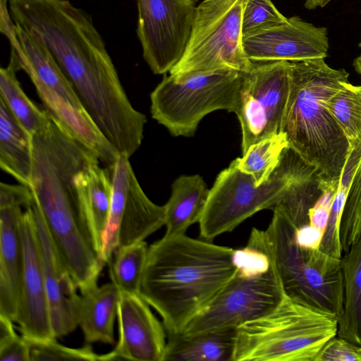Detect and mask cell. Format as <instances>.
Returning a JSON list of instances; mask_svg holds the SVG:
<instances>
[{"label": "cell", "mask_w": 361, "mask_h": 361, "mask_svg": "<svg viewBox=\"0 0 361 361\" xmlns=\"http://www.w3.org/2000/svg\"><path fill=\"white\" fill-rule=\"evenodd\" d=\"M359 47H361V41L359 43Z\"/></svg>", "instance_id": "41"}, {"label": "cell", "mask_w": 361, "mask_h": 361, "mask_svg": "<svg viewBox=\"0 0 361 361\" xmlns=\"http://www.w3.org/2000/svg\"><path fill=\"white\" fill-rule=\"evenodd\" d=\"M336 192V190H326L317 204L310 209L308 213L309 224L324 232V234L328 224L331 207Z\"/></svg>", "instance_id": "35"}, {"label": "cell", "mask_w": 361, "mask_h": 361, "mask_svg": "<svg viewBox=\"0 0 361 361\" xmlns=\"http://www.w3.org/2000/svg\"><path fill=\"white\" fill-rule=\"evenodd\" d=\"M305 161L289 147L269 180L257 185L254 178L238 166V160L217 176L199 221L202 238L212 241L231 232L255 213L271 209Z\"/></svg>", "instance_id": "9"}, {"label": "cell", "mask_w": 361, "mask_h": 361, "mask_svg": "<svg viewBox=\"0 0 361 361\" xmlns=\"http://www.w3.org/2000/svg\"><path fill=\"white\" fill-rule=\"evenodd\" d=\"M0 167L20 184L30 187L32 136L18 123L0 98Z\"/></svg>", "instance_id": "23"}, {"label": "cell", "mask_w": 361, "mask_h": 361, "mask_svg": "<svg viewBox=\"0 0 361 361\" xmlns=\"http://www.w3.org/2000/svg\"><path fill=\"white\" fill-rule=\"evenodd\" d=\"M0 32L7 38L11 48L17 45L16 25L9 10V0H0Z\"/></svg>", "instance_id": "37"}, {"label": "cell", "mask_w": 361, "mask_h": 361, "mask_svg": "<svg viewBox=\"0 0 361 361\" xmlns=\"http://www.w3.org/2000/svg\"><path fill=\"white\" fill-rule=\"evenodd\" d=\"M20 70L18 56L11 49L7 66L0 69V98L18 123L32 136L49 126L51 116L45 109H39L25 93L16 76Z\"/></svg>", "instance_id": "25"}, {"label": "cell", "mask_w": 361, "mask_h": 361, "mask_svg": "<svg viewBox=\"0 0 361 361\" xmlns=\"http://www.w3.org/2000/svg\"><path fill=\"white\" fill-rule=\"evenodd\" d=\"M359 346L335 336L323 346L314 361H360Z\"/></svg>", "instance_id": "34"}, {"label": "cell", "mask_w": 361, "mask_h": 361, "mask_svg": "<svg viewBox=\"0 0 361 361\" xmlns=\"http://www.w3.org/2000/svg\"><path fill=\"white\" fill-rule=\"evenodd\" d=\"M118 341L101 355V361H163L167 343L165 327L140 294L121 292L117 311Z\"/></svg>", "instance_id": "18"}, {"label": "cell", "mask_w": 361, "mask_h": 361, "mask_svg": "<svg viewBox=\"0 0 361 361\" xmlns=\"http://www.w3.org/2000/svg\"><path fill=\"white\" fill-rule=\"evenodd\" d=\"M33 202L20 219L24 269L15 322L22 336L35 341L56 338L51 326L48 297L36 232Z\"/></svg>", "instance_id": "16"}, {"label": "cell", "mask_w": 361, "mask_h": 361, "mask_svg": "<svg viewBox=\"0 0 361 361\" xmlns=\"http://www.w3.org/2000/svg\"><path fill=\"white\" fill-rule=\"evenodd\" d=\"M323 236L324 232L310 224L295 229L296 242L302 248L319 249Z\"/></svg>", "instance_id": "36"}, {"label": "cell", "mask_w": 361, "mask_h": 361, "mask_svg": "<svg viewBox=\"0 0 361 361\" xmlns=\"http://www.w3.org/2000/svg\"><path fill=\"white\" fill-rule=\"evenodd\" d=\"M9 10L43 41L102 134L130 157L147 118L132 106L91 16L70 0H9Z\"/></svg>", "instance_id": "1"}, {"label": "cell", "mask_w": 361, "mask_h": 361, "mask_svg": "<svg viewBox=\"0 0 361 361\" xmlns=\"http://www.w3.org/2000/svg\"><path fill=\"white\" fill-rule=\"evenodd\" d=\"M31 189L24 185L0 184V315L15 322L24 269L20 219L32 204Z\"/></svg>", "instance_id": "15"}, {"label": "cell", "mask_w": 361, "mask_h": 361, "mask_svg": "<svg viewBox=\"0 0 361 361\" xmlns=\"http://www.w3.org/2000/svg\"><path fill=\"white\" fill-rule=\"evenodd\" d=\"M210 189L199 174L182 175L172 183L165 207V235L185 234L198 223L205 208Z\"/></svg>", "instance_id": "22"}, {"label": "cell", "mask_w": 361, "mask_h": 361, "mask_svg": "<svg viewBox=\"0 0 361 361\" xmlns=\"http://www.w3.org/2000/svg\"><path fill=\"white\" fill-rule=\"evenodd\" d=\"M90 152L68 140L33 149L31 189L54 243L79 290L97 284L106 264L85 201Z\"/></svg>", "instance_id": "2"}, {"label": "cell", "mask_w": 361, "mask_h": 361, "mask_svg": "<svg viewBox=\"0 0 361 361\" xmlns=\"http://www.w3.org/2000/svg\"><path fill=\"white\" fill-rule=\"evenodd\" d=\"M149 247L143 240L117 247L109 265L111 282L121 292L140 294Z\"/></svg>", "instance_id": "27"}, {"label": "cell", "mask_w": 361, "mask_h": 361, "mask_svg": "<svg viewBox=\"0 0 361 361\" xmlns=\"http://www.w3.org/2000/svg\"><path fill=\"white\" fill-rule=\"evenodd\" d=\"M13 322L0 315V361H31L28 341L16 333Z\"/></svg>", "instance_id": "33"}, {"label": "cell", "mask_w": 361, "mask_h": 361, "mask_svg": "<svg viewBox=\"0 0 361 361\" xmlns=\"http://www.w3.org/2000/svg\"><path fill=\"white\" fill-rule=\"evenodd\" d=\"M80 291L75 317L86 342L114 344V323L121 291L112 282L101 286L96 284Z\"/></svg>", "instance_id": "20"}, {"label": "cell", "mask_w": 361, "mask_h": 361, "mask_svg": "<svg viewBox=\"0 0 361 361\" xmlns=\"http://www.w3.org/2000/svg\"><path fill=\"white\" fill-rule=\"evenodd\" d=\"M120 154L108 166L112 196L102 255L105 264L120 246L143 241L165 224V207L152 202L142 189L130 162Z\"/></svg>", "instance_id": "13"}, {"label": "cell", "mask_w": 361, "mask_h": 361, "mask_svg": "<svg viewBox=\"0 0 361 361\" xmlns=\"http://www.w3.org/2000/svg\"><path fill=\"white\" fill-rule=\"evenodd\" d=\"M26 340L30 345L31 361H101V355L95 353L90 345L80 348H73L59 343L56 338L46 341H35L27 338Z\"/></svg>", "instance_id": "32"}, {"label": "cell", "mask_w": 361, "mask_h": 361, "mask_svg": "<svg viewBox=\"0 0 361 361\" xmlns=\"http://www.w3.org/2000/svg\"><path fill=\"white\" fill-rule=\"evenodd\" d=\"M331 0H305V7L308 10H313L317 8H323L327 5Z\"/></svg>", "instance_id": "38"}, {"label": "cell", "mask_w": 361, "mask_h": 361, "mask_svg": "<svg viewBox=\"0 0 361 361\" xmlns=\"http://www.w3.org/2000/svg\"><path fill=\"white\" fill-rule=\"evenodd\" d=\"M359 353L360 355V361H361V345L359 346Z\"/></svg>", "instance_id": "40"}, {"label": "cell", "mask_w": 361, "mask_h": 361, "mask_svg": "<svg viewBox=\"0 0 361 361\" xmlns=\"http://www.w3.org/2000/svg\"><path fill=\"white\" fill-rule=\"evenodd\" d=\"M326 104L346 137L350 149L361 143V85L345 82Z\"/></svg>", "instance_id": "29"}, {"label": "cell", "mask_w": 361, "mask_h": 361, "mask_svg": "<svg viewBox=\"0 0 361 361\" xmlns=\"http://www.w3.org/2000/svg\"><path fill=\"white\" fill-rule=\"evenodd\" d=\"M235 275L181 333L236 328L273 311L285 296L269 257L247 245L235 250Z\"/></svg>", "instance_id": "8"}, {"label": "cell", "mask_w": 361, "mask_h": 361, "mask_svg": "<svg viewBox=\"0 0 361 361\" xmlns=\"http://www.w3.org/2000/svg\"><path fill=\"white\" fill-rule=\"evenodd\" d=\"M361 233V159L351 182L343 211L340 239L347 252Z\"/></svg>", "instance_id": "30"}, {"label": "cell", "mask_w": 361, "mask_h": 361, "mask_svg": "<svg viewBox=\"0 0 361 361\" xmlns=\"http://www.w3.org/2000/svg\"><path fill=\"white\" fill-rule=\"evenodd\" d=\"M272 211L268 227L253 228L247 245L269 257L286 295L339 319L344 303L341 259L301 247L295 226L283 213Z\"/></svg>", "instance_id": "5"}, {"label": "cell", "mask_w": 361, "mask_h": 361, "mask_svg": "<svg viewBox=\"0 0 361 361\" xmlns=\"http://www.w3.org/2000/svg\"><path fill=\"white\" fill-rule=\"evenodd\" d=\"M288 147L283 132L265 138L250 146L243 157L237 158L238 168L261 185L269 180Z\"/></svg>", "instance_id": "28"}, {"label": "cell", "mask_w": 361, "mask_h": 361, "mask_svg": "<svg viewBox=\"0 0 361 361\" xmlns=\"http://www.w3.org/2000/svg\"><path fill=\"white\" fill-rule=\"evenodd\" d=\"M341 264L344 303L337 335L361 345V233L341 257Z\"/></svg>", "instance_id": "24"}, {"label": "cell", "mask_w": 361, "mask_h": 361, "mask_svg": "<svg viewBox=\"0 0 361 361\" xmlns=\"http://www.w3.org/2000/svg\"><path fill=\"white\" fill-rule=\"evenodd\" d=\"M348 76L324 59L290 61L283 133L289 147L317 168L328 190H337L350 147L326 101L348 82Z\"/></svg>", "instance_id": "4"}, {"label": "cell", "mask_w": 361, "mask_h": 361, "mask_svg": "<svg viewBox=\"0 0 361 361\" xmlns=\"http://www.w3.org/2000/svg\"><path fill=\"white\" fill-rule=\"evenodd\" d=\"M235 252L186 234L164 235L149 246L140 294L167 335L181 333L232 279Z\"/></svg>", "instance_id": "3"}, {"label": "cell", "mask_w": 361, "mask_h": 361, "mask_svg": "<svg viewBox=\"0 0 361 361\" xmlns=\"http://www.w3.org/2000/svg\"><path fill=\"white\" fill-rule=\"evenodd\" d=\"M100 160L90 164L87 171L85 201L90 220L102 250L112 196V180L109 168L99 166Z\"/></svg>", "instance_id": "26"}, {"label": "cell", "mask_w": 361, "mask_h": 361, "mask_svg": "<svg viewBox=\"0 0 361 361\" xmlns=\"http://www.w3.org/2000/svg\"><path fill=\"white\" fill-rule=\"evenodd\" d=\"M271 0H244L242 18L243 36L286 22Z\"/></svg>", "instance_id": "31"}, {"label": "cell", "mask_w": 361, "mask_h": 361, "mask_svg": "<svg viewBox=\"0 0 361 361\" xmlns=\"http://www.w3.org/2000/svg\"><path fill=\"white\" fill-rule=\"evenodd\" d=\"M338 318L285 295L270 313L237 329L233 361H314Z\"/></svg>", "instance_id": "6"}, {"label": "cell", "mask_w": 361, "mask_h": 361, "mask_svg": "<svg viewBox=\"0 0 361 361\" xmlns=\"http://www.w3.org/2000/svg\"><path fill=\"white\" fill-rule=\"evenodd\" d=\"M236 328L168 334L163 361H233Z\"/></svg>", "instance_id": "21"}, {"label": "cell", "mask_w": 361, "mask_h": 361, "mask_svg": "<svg viewBox=\"0 0 361 361\" xmlns=\"http://www.w3.org/2000/svg\"><path fill=\"white\" fill-rule=\"evenodd\" d=\"M245 73L235 114L242 131V153L283 132L290 89V61L252 62Z\"/></svg>", "instance_id": "12"}, {"label": "cell", "mask_w": 361, "mask_h": 361, "mask_svg": "<svg viewBox=\"0 0 361 361\" xmlns=\"http://www.w3.org/2000/svg\"><path fill=\"white\" fill-rule=\"evenodd\" d=\"M244 0H203L197 6L180 59L169 71L178 77L230 69L246 73L252 66L243 44Z\"/></svg>", "instance_id": "11"}, {"label": "cell", "mask_w": 361, "mask_h": 361, "mask_svg": "<svg viewBox=\"0 0 361 361\" xmlns=\"http://www.w3.org/2000/svg\"><path fill=\"white\" fill-rule=\"evenodd\" d=\"M32 207L51 326L57 338L78 326L75 303L78 288L59 255L35 199Z\"/></svg>", "instance_id": "19"}, {"label": "cell", "mask_w": 361, "mask_h": 361, "mask_svg": "<svg viewBox=\"0 0 361 361\" xmlns=\"http://www.w3.org/2000/svg\"><path fill=\"white\" fill-rule=\"evenodd\" d=\"M16 25V52L20 70L30 78L45 110L69 133L94 152L109 166L120 153L94 122L83 103L38 37Z\"/></svg>", "instance_id": "7"}, {"label": "cell", "mask_w": 361, "mask_h": 361, "mask_svg": "<svg viewBox=\"0 0 361 361\" xmlns=\"http://www.w3.org/2000/svg\"><path fill=\"white\" fill-rule=\"evenodd\" d=\"M245 73L224 69L165 75L150 94L152 117L174 137H192L216 110L235 111Z\"/></svg>", "instance_id": "10"}, {"label": "cell", "mask_w": 361, "mask_h": 361, "mask_svg": "<svg viewBox=\"0 0 361 361\" xmlns=\"http://www.w3.org/2000/svg\"><path fill=\"white\" fill-rule=\"evenodd\" d=\"M353 64L356 72L361 75V55L355 58Z\"/></svg>", "instance_id": "39"}, {"label": "cell", "mask_w": 361, "mask_h": 361, "mask_svg": "<svg viewBox=\"0 0 361 361\" xmlns=\"http://www.w3.org/2000/svg\"><path fill=\"white\" fill-rule=\"evenodd\" d=\"M243 44L252 62L325 59L329 47L326 27L314 26L296 16L281 25L243 36Z\"/></svg>", "instance_id": "17"}, {"label": "cell", "mask_w": 361, "mask_h": 361, "mask_svg": "<svg viewBox=\"0 0 361 361\" xmlns=\"http://www.w3.org/2000/svg\"><path fill=\"white\" fill-rule=\"evenodd\" d=\"M198 0H137V35L151 71L165 74L180 59Z\"/></svg>", "instance_id": "14"}]
</instances>
